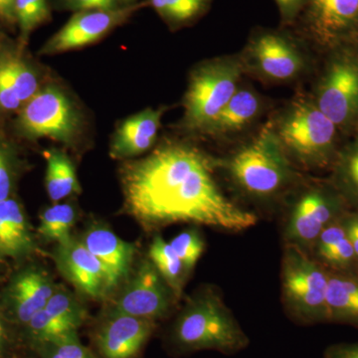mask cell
I'll return each mask as SVG.
<instances>
[{
  "instance_id": "1",
  "label": "cell",
  "mask_w": 358,
  "mask_h": 358,
  "mask_svg": "<svg viewBox=\"0 0 358 358\" xmlns=\"http://www.w3.org/2000/svg\"><path fill=\"white\" fill-rule=\"evenodd\" d=\"M221 162L185 143L162 145L122 173L129 212L145 225L192 223L243 232L258 223L254 212L235 203L214 176Z\"/></svg>"
},
{
  "instance_id": "2",
  "label": "cell",
  "mask_w": 358,
  "mask_h": 358,
  "mask_svg": "<svg viewBox=\"0 0 358 358\" xmlns=\"http://www.w3.org/2000/svg\"><path fill=\"white\" fill-rule=\"evenodd\" d=\"M221 166L240 192L260 202L281 196L299 178L272 124Z\"/></svg>"
},
{
  "instance_id": "3",
  "label": "cell",
  "mask_w": 358,
  "mask_h": 358,
  "mask_svg": "<svg viewBox=\"0 0 358 358\" xmlns=\"http://www.w3.org/2000/svg\"><path fill=\"white\" fill-rule=\"evenodd\" d=\"M171 334L174 345L182 352L214 350L232 355L250 343L234 313L214 288H205L187 301Z\"/></svg>"
},
{
  "instance_id": "4",
  "label": "cell",
  "mask_w": 358,
  "mask_h": 358,
  "mask_svg": "<svg viewBox=\"0 0 358 358\" xmlns=\"http://www.w3.org/2000/svg\"><path fill=\"white\" fill-rule=\"evenodd\" d=\"M289 159L308 169H320L336 157L338 127L313 101H294L272 124Z\"/></svg>"
},
{
  "instance_id": "5",
  "label": "cell",
  "mask_w": 358,
  "mask_h": 358,
  "mask_svg": "<svg viewBox=\"0 0 358 358\" xmlns=\"http://www.w3.org/2000/svg\"><path fill=\"white\" fill-rule=\"evenodd\" d=\"M329 272L308 252L285 244L281 261L282 306L301 324L329 322L327 294Z\"/></svg>"
},
{
  "instance_id": "6",
  "label": "cell",
  "mask_w": 358,
  "mask_h": 358,
  "mask_svg": "<svg viewBox=\"0 0 358 358\" xmlns=\"http://www.w3.org/2000/svg\"><path fill=\"white\" fill-rule=\"evenodd\" d=\"M244 71L241 58L231 56L213 59L200 65L192 73L185 94V128L208 134L239 89Z\"/></svg>"
},
{
  "instance_id": "7",
  "label": "cell",
  "mask_w": 358,
  "mask_h": 358,
  "mask_svg": "<svg viewBox=\"0 0 358 358\" xmlns=\"http://www.w3.org/2000/svg\"><path fill=\"white\" fill-rule=\"evenodd\" d=\"M348 209L345 200L331 182L303 186L289 205L282 228L284 243L310 254L320 233Z\"/></svg>"
},
{
  "instance_id": "8",
  "label": "cell",
  "mask_w": 358,
  "mask_h": 358,
  "mask_svg": "<svg viewBox=\"0 0 358 358\" xmlns=\"http://www.w3.org/2000/svg\"><path fill=\"white\" fill-rule=\"evenodd\" d=\"M79 122L68 96L57 88L45 87L17 113L14 126L26 140L51 138L70 143L76 138Z\"/></svg>"
},
{
  "instance_id": "9",
  "label": "cell",
  "mask_w": 358,
  "mask_h": 358,
  "mask_svg": "<svg viewBox=\"0 0 358 358\" xmlns=\"http://www.w3.org/2000/svg\"><path fill=\"white\" fill-rule=\"evenodd\" d=\"M241 58L244 69L274 83H284L301 76L305 56L293 39L275 30H260L249 40Z\"/></svg>"
},
{
  "instance_id": "10",
  "label": "cell",
  "mask_w": 358,
  "mask_h": 358,
  "mask_svg": "<svg viewBox=\"0 0 358 358\" xmlns=\"http://www.w3.org/2000/svg\"><path fill=\"white\" fill-rule=\"evenodd\" d=\"M176 300L154 264L145 259L138 264L110 312L155 322L169 315Z\"/></svg>"
},
{
  "instance_id": "11",
  "label": "cell",
  "mask_w": 358,
  "mask_h": 358,
  "mask_svg": "<svg viewBox=\"0 0 358 358\" xmlns=\"http://www.w3.org/2000/svg\"><path fill=\"white\" fill-rule=\"evenodd\" d=\"M338 128L358 117V65L350 58L334 61L320 82L313 100Z\"/></svg>"
},
{
  "instance_id": "12",
  "label": "cell",
  "mask_w": 358,
  "mask_h": 358,
  "mask_svg": "<svg viewBox=\"0 0 358 358\" xmlns=\"http://www.w3.org/2000/svg\"><path fill=\"white\" fill-rule=\"evenodd\" d=\"M298 18L317 43L334 47L358 34V0H306Z\"/></svg>"
},
{
  "instance_id": "13",
  "label": "cell",
  "mask_w": 358,
  "mask_h": 358,
  "mask_svg": "<svg viewBox=\"0 0 358 358\" xmlns=\"http://www.w3.org/2000/svg\"><path fill=\"white\" fill-rule=\"evenodd\" d=\"M138 4L113 10L78 11L54 36L42 47L41 54L53 55L82 48L98 41L110 30L124 22L138 9Z\"/></svg>"
},
{
  "instance_id": "14",
  "label": "cell",
  "mask_w": 358,
  "mask_h": 358,
  "mask_svg": "<svg viewBox=\"0 0 358 358\" xmlns=\"http://www.w3.org/2000/svg\"><path fill=\"white\" fill-rule=\"evenodd\" d=\"M54 259L61 274L85 296L99 300L114 289L107 268L81 240L71 236L58 243Z\"/></svg>"
},
{
  "instance_id": "15",
  "label": "cell",
  "mask_w": 358,
  "mask_h": 358,
  "mask_svg": "<svg viewBox=\"0 0 358 358\" xmlns=\"http://www.w3.org/2000/svg\"><path fill=\"white\" fill-rule=\"evenodd\" d=\"M57 288L49 273L39 266L20 268L11 278L2 299L7 319L25 326L43 310Z\"/></svg>"
},
{
  "instance_id": "16",
  "label": "cell",
  "mask_w": 358,
  "mask_h": 358,
  "mask_svg": "<svg viewBox=\"0 0 358 358\" xmlns=\"http://www.w3.org/2000/svg\"><path fill=\"white\" fill-rule=\"evenodd\" d=\"M155 329L154 320L109 312L96 331V348L103 358H134Z\"/></svg>"
},
{
  "instance_id": "17",
  "label": "cell",
  "mask_w": 358,
  "mask_h": 358,
  "mask_svg": "<svg viewBox=\"0 0 358 358\" xmlns=\"http://www.w3.org/2000/svg\"><path fill=\"white\" fill-rule=\"evenodd\" d=\"M36 70L18 52H6L0 57V113L13 114L38 93Z\"/></svg>"
},
{
  "instance_id": "18",
  "label": "cell",
  "mask_w": 358,
  "mask_h": 358,
  "mask_svg": "<svg viewBox=\"0 0 358 358\" xmlns=\"http://www.w3.org/2000/svg\"><path fill=\"white\" fill-rule=\"evenodd\" d=\"M81 241L107 268L113 288L128 279L136 253L133 243L124 241L109 228L101 225L90 227Z\"/></svg>"
},
{
  "instance_id": "19",
  "label": "cell",
  "mask_w": 358,
  "mask_h": 358,
  "mask_svg": "<svg viewBox=\"0 0 358 358\" xmlns=\"http://www.w3.org/2000/svg\"><path fill=\"white\" fill-rule=\"evenodd\" d=\"M164 110L148 109L122 122L113 138L110 155L129 159L143 154L155 145Z\"/></svg>"
},
{
  "instance_id": "20",
  "label": "cell",
  "mask_w": 358,
  "mask_h": 358,
  "mask_svg": "<svg viewBox=\"0 0 358 358\" xmlns=\"http://www.w3.org/2000/svg\"><path fill=\"white\" fill-rule=\"evenodd\" d=\"M36 248L34 236L20 200L14 196L0 201V257L23 259Z\"/></svg>"
},
{
  "instance_id": "21",
  "label": "cell",
  "mask_w": 358,
  "mask_h": 358,
  "mask_svg": "<svg viewBox=\"0 0 358 358\" xmlns=\"http://www.w3.org/2000/svg\"><path fill=\"white\" fill-rule=\"evenodd\" d=\"M310 255L329 272L346 273L358 271L357 255L346 235L341 218L327 226L320 233L310 251Z\"/></svg>"
},
{
  "instance_id": "22",
  "label": "cell",
  "mask_w": 358,
  "mask_h": 358,
  "mask_svg": "<svg viewBox=\"0 0 358 358\" xmlns=\"http://www.w3.org/2000/svg\"><path fill=\"white\" fill-rule=\"evenodd\" d=\"M327 303L329 322L358 327V271L329 272Z\"/></svg>"
},
{
  "instance_id": "23",
  "label": "cell",
  "mask_w": 358,
  "mask_h": 358,
  "mask_svg": "<svg viewBox=\"0 0 358 358\" xmlns=\"http://www.w3.org/2000/svg\"><path fill=\"white\" fill-rule=\"evenodd\" d=\"M261 110V101L255 92L238 89L220 113L208 134L237 133L255 121Z\"/></svg>"
},
{
  "instance_id": "24",
  "label": "cell",
  "mask_w": 358,
  "mask_h": 358,
  "mask_svg": "<svg viewBox=\"0 0 358 358\" xmlns=\"http://www.w3.org/2000/svg\"><path fill=\"white\" fill-rule=\"evenodd\" d=\"M47 162L45 185L49 199L54 203L81 192L76 169L69 157L59 150L45 152Z\"/></svg>"
},
{
  "instance_id": "25",
  "label": "cell",
  "mask_w": 358,
  "mask_h": 358,
  "mask_svg": "<svg viewBox=\"0 0 358 358\" xmlns=\"http://www.w3.org/2000/svg\"><path fill=\"white\" fill-rule=\"evenodd\" d=\"M331 183L350 209H358V129L352 141L334 160Z\"/></svg>"
},
{
  "instance_id": "26",
  "label": "cell",
  "mask_w": 358,
  "mask_h": 358,
  "mask_svg": "<svg viewBox=\"0 0 358 358\" xmlns=\"http://www.w3.org/2000/svg\"><path fill=\"white\" fill-rule=\"evenodd\" d=\"M148 259L169 285L176 300L180 298L188 275L173 246L157 235L148 249Z\"/></svg>"
},
{
  "instance_id": "27",
  "label": "cell",
  "mask_w": 358,
  "mask_h": 358,
  "mask_svg": "<svg viewBox=\"0 0 358 358\" xmlns=\"http://www.w3.org/2000/svg\"><path fill=\"white\" fill-rule=\"evenodd\" d=\"M77 213L71 203H54L40 214L38 232L47 241H65L76 222Z\"/></svg>"
},
{
  "instance_id": "28",
  "label": "cell",
  "mask_w": 358,
  "mask_h": 358,
  "mask_svg": "<svg viewBox=\"0 0 358 358\" xmlns=\"http://www.w3.org/2000/svg\"><path fill=\"white\" fill-rule=\"evenodd\" d=\"M212 0H150L157 13L174 25L185 24L206 13Z\"/></svg>"
},
{
  "instance_id": "29",
  "label": "cell",
  "mask_w": 358,
  "mask_h": 358,
  "mask_svg": "<svg viewBox=\"0 0 358 358\" xmlns=\"http://www.w3.org/2000/svg\"><path fill=\"white\" fill-rule=\"evenodd\" d=\"M44 310L53 319L79 329L86 320V310L76 296L67 289L58 288L49 299Z\"/></svg>"
},
{
  "instance_id": "30",
  "label": "cell",
  "mask_w": 358,
  "mask_h": 358,
  "mask_svg": "<svg viewBox=\"0 0 358 358\" xmlns=\"http://www.w3.org/2000/svg\"><path fill=\"white\" fill-rule=\"evenodd\" d=\"M174 251L183 264L186 274H190L203 255L205 250L204 238L196 228H188L179 233L169 241Z\"/></svg>"
},
{
  "instance_id": "31",
  "label": "cell",
  "mask_w": 358,
  "mask_h": 358,
  "mask_svg": "<svg viewBox=\"0 0 358 358\" xmlns=\"http://www.w3.org/2000/svg\"><path fill=\"white\" fill-rule=\"evenodd\" d=\"M50 15L47 0H14V16L20 28L21 41L48 20Z\"/></svg>"
},
{
  "instance_id": "32",
  "label": "cell",
  "mask_w": 358,
  "mask_h": 358,
  "mask_svg": "<svg viewBox=\"0 0 358 358\" xmlns=\"http://www.w3.org/2000/svg\"><path fill=\"white\" fill-rule=\"evenodd\" d=\"M41 358H96L80 341L78 333L68 334L37 346Z\"/></svg>"
},
{
  "instance_id": "33",
  "label": "cell",
  "mask_w": 358,
  "mask_h": 358,
  "mask_svg": "<svg viewBox=\"0 0 358 358\" xmlns=\"http://www.w3.org/2000/svg\"><path fill=\"white\" fill-rule=\"evenodd\" d=\"M17 174L16 155L8 145L0 141V201L13 196Z\"/></svg>"
},
{
  "instance_id": "34",
  "label": "cell",
  "mask_w": 358,
  "mask_h": 358,
  "mask_svg": "<svg viewBox=\"0 0 358 358\" xmlns=\"http://www.w3.org/2000/svg\"><path fill=\"white\" fill-rule=\"evenodd\" d=\"M279 8L282 22L286 24L298 20L299 15L305 6L306 0H275Z\"/></svg>"
},
{
  "instance_id": "35",
  "label": "cell",
  "mask_w": 358,
  "mask_h": 358,
  "mask_svg": "<svg viewBox=\"0 0 358 358\" xmlns=\"http://www.w3.org/2000/svg\"><path fill=\"white\" fill-rule=\"evenodd\" d=\"M341 222L358 261V209H348L341 217Z\"/></svg>"
},
{
  "instance_id": "36",
  "label": "cell",
  "mask_w": 358,
  "mask_h": 358,
  "mask_svg": "<svg viewBox=\"0 0 358 358\" xmlns=\"http://www.w3.org/2000/svg\"><path fill=\"white\" fill-rule=\"evenodd\" d=\"M324 358H358V343H336L329 346Z\"/></svg>"
},
{
  "instance_id": "37",
  "label": "cell",
  "mask_w": 358,
  "mask_h": 358,
  "mask_svg": "<svg viewBox=\"0 0 358 358\" xmlns=\"http://www.w3.org/2000/svg\"><path fill=\"white\" fill-rule=\"evenodd\" d=\"M66 6L75 10L85 11L101 9L98 0H64Z\"/></svg>"
},
{
  "instance_id": "38",
  "label": "cell",
  "mask_w": 358,
  "mask_h": 358,
  "mask_svg": "<svg viewBox=\"0 0 358 358\" xmlns=\"http://www.w3.org/2000/svg\"><path fill=\"white\" fill-rule=\"evenodd\" d=\"M0 20L7 22L15 21L14 0H0Z\"/></svg>"
},
{
  "instance_id": "39",
  "label": "cell",
  "mask_w": 358,
  "mask_h": 358,
  "mask_svg": "<svg viewBox=\"0 0 358 358\" xmlns=\"http://www.w3.org/2000/svg\"><path fill=\"white\" fill-rule=\"evenodd\" d=\"M6 341V331L4 327L3 322H2L1 317H0V350L3 348Z\"/></svg>"
},
{
  "instance_id": "40",
  "label": "cell",
  "mask_w": 358,
  "mask_h": 358,
  "mask_svg": "<svg viewBox=\"0 0 358 358\" xmlns=\"http://www.w3.org/2000/svg\"><path fill=\"white\" fill-rule=\"evenodd\" d=\"M122 1H124V3H129V2H133L134 0H122Z\"/></svg>"
},
{
  "instance_id": "41",
  "label": "cell",
  "mask_w": 358,
  "mask_h": 358,
  "mask_svg": "<svg viewBox=\"0 0 358 358\" xmlns=\"http://www.w3.org/2000/svg\"><path fill=\"white\" fill-rule=\"evenodd\" d=\"M3 50H2V48H1V43H0V57H1V55H2V53H3Z\"/></svg>"
},
{
  "instance_id": "42",
  "label": "cell",
  "mask_w": 358,
  "mask_h": 358,
  "mask_svg": "<svg viewBox=\"0 0 358 358\" xmlns=\"http://www.w3.org/2000/svg\"><path fill=\"white\" fill-rule=\"evenodd\" d=\"M0 258H1V257H0Z\"/></svg>"
},
{
  "instance_id": "43",
  "label": "cell",
  "mask_w": 358,
  "mask_h": 358,
  "mask_svg": "<svg viewBox=\"0 0 358 358\" xmlns=\"http://www.w3.org/2000/svg\"><path fill=\"white\" fill-rule=\"evenodd\" d=\"M357 65H358V63H357Z\"/></svg>"
}]
</instances>
